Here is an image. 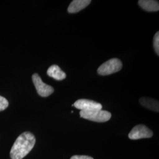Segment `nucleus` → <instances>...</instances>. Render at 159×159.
Instances as JSON below:
<instances>
[{"mask_svg": "<svg viewBox=\"0 0 159 159\" xmlns=\"http://www.w3.org/2000/svg\"><path fill=\"white\" fill-rule=\"evenodd\" d=\"M153 47L157 56H159V32L157 31L154 36Z\"/></svg>", "mask_w": 159, "mask_h": 159, "instance_id": "nucleus-11", "label": "nucleus"}, {"mask_svg": "<svg viewBox=\"0 0 159 159\" xmlns=\"http://www.w3.org/2000/svg\"><path fill=\"white\" fill-rule=\"evenodd\" d=\"M8 104V102L6 98L0 96V111H2L7 108Z\"/></svg>", "mask_w": 159, "mask_h": 159, "instance_id": "nucleus-12", "label": "nucleus"}, {"mask_svg": "<svg viewBox=\"0 0 159 159\" xmlns=\"http://www.w3.org/2000/svg\"><path fill=\"white\" fill-rule=\"evenodd\" d=\"M74 107L81 110H102V105L99 102L88 99H80L74 102Z\"/></svg>", "mask_w": 159, "mask_h": 159, "instance_id": "nucleus-6", "label": "nucleus"}, {"mask_svg": "<svg viewBox=\"0 0 159 159\" xmlns=\"http://www.w3.org/2000/svg\"><path fill=\"white\" fill-rule=\"evenodd\" d=\"M35 144V137L29 131L24 132L17 137L10 151L11 159H22L31 151Z\"/></svg>", "mask_w": 159, "mask_h": 159, "instance_id": "nucleus-1", "label": "nucleus"}, {"mask_svg": "<svg viewBox=\"0 0 159 159\" xmlns=\"http://www.w3.org/2000/svg\"><path fill=\"white\" fill-rule=\"evenodd\" d=\"M140 103L143 107L156 112H159V102L149 97H142L139 100Z\"/></svg>", "mask_w": 159, "mask_h": 159, "instance_id": "nucleus-10", "label": "nucleus"}, {"mask_svg": "<svg viewBox=\"0 0 159 159\" xmlns=\"http://www.w3.org/2000/svg\"><path fill=\"white\" fill-rule=\"evenodd\" d=\"M138 4L142 9L147 11H158L159 10V1H157L139 0Z\"/></svg>", "mask_w": 159, "mask_h": 159, "instance_id": "nucleus-8", "label": "nucleus"}, {"mask_svg": "<svg viewBox=\"0 0 159 159\" xmlns=\"http://www.w3.org/2000/svg\"><path fill=\"white\" fill-rule=\"evenodd\" d=\"M123 64L118 58H111L102 64L97 70V73L101 75L113 74L121 70Z\"/></svg>", "mask_w": 159, "mask_h": 159, "instance_id": "nucleus-3", "label": "nucleus"}, {"mask_svg": "<svg viewBox=\"0 0 159 159\" xmlns=\"http://www.w3.org/2000/svg\"><path fill=\"white\" fill-rule=\"evenodd\" d=\"M32 80L37 91L40 96L46 97L49 96L53 93L54 89L51 85L46 84L41 79L40 75L37 73H34L32 75Z\"/></svg>", "mask_w": 159, "mask_h": 159, "instance_id": "nucleus-4", "label": "nucleus"}, {"mask_svg": "<svg viewBox=\"0 0 159 159\" xmlns=\"http://www.w3.org/2000/svg\"><path fill=\"white\" fill-rule=\"evenodd\" d=\"M90 3V0H74L68 7V12L71 14L77 13L84 9Z\"/></svg>", "mask_w": 159, "mask_h": 159, "instance_id": "nucleus-7", "label": "nucleus"}, {"mask_svg": "<svg viewBox=\"0 0 159 159\" xmlns=\"http://www.w3.org/2000/svg\"><path fill=\"white\" fill-rule=\"evenodd\" d=\"M80 115L82 118L98 123L106 122L111 117V114L102 110H81Z\"/></svg>", "mask_w": 159, "mask_h": 159, "instance_id": "nucleus-2", "label": "nucleus"}, {"mask_svg": "<svg viewBox=\"0 0 159 159\" xmlns=\"http://www.w3.org/2000/svg\"><path fill=\"white\" fill-rule=\"evenodd\" d=\"M47 75L57 80H63L66 78V74L57 65H52L47 71Z\"/></svg>", "mask_w": 159, "mask_h": 159, "instance_id": "nucleus-9", "label": "nucleus"}, {"mask_svg": "<svg viewBox=\"0 0 159 159\" xmlns=\"http://www.w3.org/2000/svg\"><path fill=\"white\" fill-rule=\"evenodd\" d=\"M70 159H94L93 157H91L90 156H84V155H81V156H79V155H75L71 157Z\"/></svg>", "mask_w": 159, "mask_h": 159, "instance_id": "nucleus-13", "label": "nucleus"}, {"mask_svg": "<svg viewBox=\"0 0 159 159\" xmlns=\"http://www.w3.org/2000/svg\"><path fill=\"white\" fill-rule=\"evenodd\" d=\"M153 133L146 125H139L134 127L129 134V138L131 140H139L141 139L150 138Z\"/></svg>", "mask_w": 159, "mask_h": 159, "instance_id": "nucleus-5", "label": "nucleus"}]
</instances>
